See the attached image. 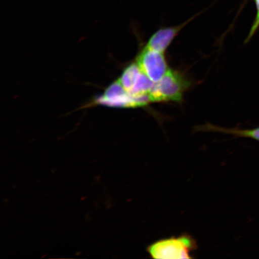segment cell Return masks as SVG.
Instances as JSON below:
<instances>
[{
  "label": "cell",
  "instance_id": "obj_2",
  "mask_svg": "<svg viewBox=\"0 0 259 259\" xmlns=\"http://www.w3.org/2000/svg\"><path fill=\"white\" fill-rule=\"evenodd\" d=\"M191 85L192 83L182 73L169 69L158 82L154 83L150 93L151 102H181L184 93Z\"/></svg>",
  "mask_w": 259,
  "mask_h": 259
},
{
  "label": "cell",
  "instance_id": "obj_8",
  "mask_svg": "<svg viewBox=\"0 0 259 259\" xmlns=\"http://www.w3.org/2000/svg\"><path fill=\"white\" fill-rule=\"evenodd\" d=\"M255 3L257 8V15L256 16H255L254 23L252 25L251 30L250 32H249L248 36L247 39H246V43L251 39V37L253 36L255 32H256L259 27V0H255Z\"/></svg>",
  "mask_w": 259,
  "mask_h": 259
},
{
  "label": "cell",
  "instance_id": "obj_1",
  "mask_svg": "<svg viewBox=\"0 0 259 259\" xmlns=\"http://www.w3.org/2000/svg\"><path fill=\"white\" fill-rule=\"evenodd\" d=\"M197 248L196 239L184 233L179 236L159 239L149 245L146 250L155 259H190L194 258L192 254Z\"/></svg>",
  "mask_w": 259,
  "mask_h": 259
},
{
  "label": "cell",
  "instance_id": "obj_3",
  "mask_svg": "<svg viewBox=\"0 0 259 259\" xmlns=\"http://www.w3.org/2000/svg\"><path fill=\"white\" fill-rule=\"evenodd\" d=\"M95 102L96 104L125 108H141L152 103L150 94L138 96L132 95L125 90L119 80L112 83Z\"/></svg>",
  "mask_w": 259,
  "mask_h": 259
},
{
  "label": "cell",
  "instance_id": "obj_5",
  "mask_svg": "<svg viewBox=\"0 0 259 259\" xmlns=\"http://www.w3.org/2000/svg\"><path fill=\"white\" fill-rule=\"evenodd\" d=\"M125 90L134 96L149 95L154 85L137 62L126 67L118 79Z\"/></svg>",
  "mask_w": 259,
  "mask_h": 259
},
{
  "label": "cell",
  "instance_id": "obj_7",
  "mask_svg": "<svg viewBox=\"0 0 259 259\" xmlns=\"http://www.w3.org/2000/svg\"><path fill=\"white\" fill-rule=\"evenodd\" d=\"M196 132H210L220 133V134L231 135L236 138H248L255 139L259 141V127L254 129H240V128H228L219 127L206 123V124L196 126L195 127Z\"/></svg>",
  "mask_w": 259,
  "mask_h": 259
},
{
  "label": "cell",
  "instance_id": "obj_4",
  "mask_svg": "<svg viewBox=\"0 0 259 259\" xmlns=\"http://www.w3.org/2000/svg\"><path fill=\"white\" fill-rule=\"evenodd\" d=\"M136 62L154 83L158 82L170 69L164 53L145 47L138 55Z\"/></svg>",
  "mask_w": 259,
  "mask_h": 259
},
{
  "label": "cell",
  "instance_id": "obj_6",
  "mask_svg": "<svg viewBox=\"0 0 259 259\" xmlns=\"http://www.w3.org/2000/svg\"><path fill=\"white\" fill-rule=\"evenodd\" d=\"M198 15H194L183 24L174 26V27H163L158 29L151 35L145 47L152 50L160 52L161 53H164V52L170 46L174 38L177 36L178 33L193 19L197 17Z\"/></svg>",
  "mask_w": 259,
  "mask_h": 259
}]
</instances>
